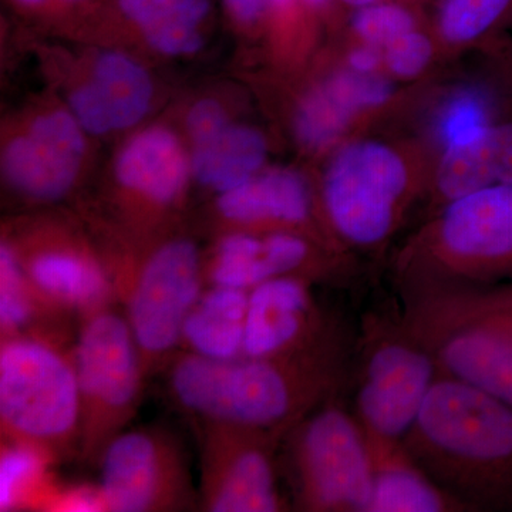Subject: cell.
Wrapping results in <instances>:
<instances>
[{"instance_id": "6da1fadb", "label": "cell", "mask_w": 512, "mask_h": 512, "mask_svg": "<svg viewBox=\"0 0 512 512\" xmlns=\"http://www.w3.org/2000/svg\"><path fill=\"white\" fill-rule=\"evenodd\" d=\"M338 348L329 332L288 355L214 360L181 350L167 367L168 389L174 403L198 421H225L282 436L336 386Z\"/></svg>"}, {"instance_id": "7a4b0ae2", "label": "cell", "mask_w": 512, "mask_h": 512, "mask_svg": "<svg viewBox=\"0 0 512 512\" xmlns=\"http://www.w3.org/2000/svg\"><path fill=\"white\" fill-rule=\"evenodd\" d=\"M403 448L466 507L512 508V406L493 394L440 373Z\"/></svg>"}, {"instance_id": "3957f363", "label": "cell", "mask_w": 512, "mask_h": 512, "mask_svg": "<svg viewBox=\"0 0 512 512\" xmlns=\"http://www.w3.org/2000/svg\"><path fill=\"white\" fill-rule=\"evenodd\" d=\"M0 426L5 443L33 448L52 464L79 456L82 404L67 339L2 338Z\"/></svg>"}, {"instance_id": "277c9868", "label": "cell", "mask_w": 512, "mask_h": 512, "mask_svg": "<svg viewBox=\"0 0 512 512\" xmlns=\"http://www.w3.org/2000/svg\"><path fill=\"white\" fill-rule=\"evenodd\" d=\"M404 332L429 350L440 373L512 406V312L493 289L420 288Z\"/></svg>"}, {"instance_id": "5b68a950", "label": "cell", "mask_w": 512, "mask_h": 512, "mask_svg": "<svg viewBox=\"0 0 512 512\" xmlns=\"http://www.w3.org/2000/svg\"><path fill=\"white\" fill-rule=\"evenodd\" d=\"M73 362L82 404L80 460L97 464L136 416L147 375L126 316L114 306L80 320Z\"/></svg>"}, {"instance_id": "8992f818", "label": "cell", "mask_w": 512, "mask_h": 512, "mask_svg": "<svg viewBox=\"0 0 512 512\" xmlns=\"http://www.w3.org/2000/svg\"><path fill=\"white\" fill-rule=\"evenodd\" d=\"M147 376L177 356L185 319L205 288L200 251L190 239L164 242L134 274L113 279Z\"/></svg>"}, {"instance_id": "52a82bcc", "label": "cell", "mask_w": 512, "mask_h": 512, "mask_svg": "<svg viewBox=\"0 0 512 512\" xmlns=\"http://www.w3.org/2000/svg\"><path fill=\"white\" fill-rule=\"evenodd\" d=\"M293 468L299 507L315 512H367L375 460L357 419L336 406L320 407L298 424Z\"/></svg>"}, {"instance_id": "ba28073f", "label": "cell", "mask_w": 512, "mask_h": 512, "mask_svg": "<svg viewBox=\"0 0 512 512\" xmlns=\"http://www.w3.org/2000/svg\"><path fill=\"white\" fill-rule=\"evenodd\" d=\"M409 174L392 148L357 141L336 154L323 181V205L340 237L373 247L392 234L406 198Z\"/></svg>"}, {"instance_id": "9c48e42d", "label": "cell", "mask_w": 512, "mask_h": 512, "mask_svg": "<svg viewBox=\"0 0 512 512\" xmlns=\"http://www.w3.org/2000/svg\"><path fill=\"white\" fill-rule=\"evenodd\" d=\"M104 511L170 512L200 507L187 453L160 427L124 430L100 458Z\"/></svg>"}, {"instance_id": "30bf717a", "label": "cell", "mask_w": 512, "mask_h": 512, "mask_svg": "<svg viewBox=\"0 0 512 512\" xmlns=\"http://www.w3.org/2000/svg\"><path fill=\"white\" fill-rule=\"evenodd\" d=\"M436 360L403 330L377 342L367 356L357 392V421L373 456L403 448L434 380Z\"/></svg>"}, {"instance_id": "8fae6325", "label": "cell", "mask_w": 512, "mask_h": 512, "mask_svg": "<svg viewBox=\"0 0 512 512\" xmlns=\"http://www.w3.org/2000/svg\"><path fill=\"white\" fill-rule=\"evenodd\" d=\"M200 508L208 512L284 510L276 485L271 431L200 420Z\"/></svg>"}, {"instance_id": "7c38bea8", "label": "cell", "mask_w": 512, "mask_h": 512, "mask_svg": "<svg viewBox=\"0 0 512 512\" xmlns=\"http://www.w3.org/2000/svg\"><path fill=\"white\" fill-rule=\"evenodd\" d=\"M437 274L487 281L512 274V185H494L448 202L433 231Z\"/></svg>"}, {"instance_id": "4fadbf2b", "label": "cell", "mask_w": 512, "mask_h": 512, "mask_svg": "<svg viewBox=\"0 0 512 512\" xmlns=\"http://www.w3.org/2000/svg\"><path fill=\"white\" fill-rule=\"evenodd\" d=\"M83 156L79 121L64 111H53L6 147L3 170L9 184L26 197L59 200L73 187Z\"/></svg>"}, {"instance_id": "5bb4252c", "label": "cell", "mask_w": 512, "mask_h": 512, "mask_svg": "<svg viewBox=\"0 0 512 512\" xmlns=\"http://www.w3.org/2000/svg\"><path fill=\"white\" fill-rule=\"evenodd\" d=\"M328 333L305 278L281 276L249 291L244 356L288 355Z\"/></svg>"}, {"instance_id": "9a60e30c", "label": "cell", "mask_w": 512, "mask_h": 512, "mask_svg": "<svg viewBox=\"0 0 512 512\" xmlns=\"http://www.w3.org/2000/svg\"><path fill=\"white\" fill-rule=\"evenodd\" d=\"M311 247L291 231L232 232L221 239L211 264L204 268L205 286L252 291L255 286L281 276L305 278L312 269Z\"/></svg>"}, {"instance_id": "2e32d148", "label": "cell", "mask_w": 512, "mask_h": 512, "mask_svg": "<svg viewBox=\"0 0 512 512\" xmlns=\"http://www.w3.org/2000/svg\"><path fill=\"white\" fill-rule=\"evenodd\" d=\"M153 83L140 64L110 52L94 64L93 76L70 97L76 120L93 134L123 130L143 119Z\"/></svg>"}, {"instance_id": "e0dca14e", "label": "cell", "mask_w": 512, "mask_h": 512, "mask_svg": "<svg viewBox=\"0 0 512 512\" xmlns=\"http://www.w3.org/2000/svg\"><path fill=\"white\" fill-rule=\"evenodd\" d=\"M389 82L373 73L339 72L318 84L299 106L296 137L309 150L335 143L357 114L382 106L392 96Z\"/></svg>"}, {"instance_id": "ac0fdd59", "label": "cell", "mask_w": 512, "mask_h": 512, "mask_svg": "<svg viewBox=\"0 0 512 512\" xmlns=\"http://www.w3.org/2000/svg\"><path fill=\"white\" fill-rule=\"evenodd\" d=\"M217 210L238 227H301L311 215V194L302 175L272 170L221 192Z\"/></svg>"}, {"instance_id": "d6986e66", "label": "cell", "mask_w": 512, "mask_h": 512, "mask_svg": "<svg viewBox=\"0 0 512 512\" xmlns=\"http://www.w3.org/2000/svg\"><path fill=\"white\" fill-rule=\"evenodd\" d=\"M116 175L124 190L148 204L167 207L180 198L187 184V158L170 131L151 128L121 151Z\"/></svg>"}, {"instance_id": "ffe728a7", "label": "cell", "mask_w": 512, "mask_h": 512, "mask_svg": "<svg viewBox=\"0 0 512 512\" xmlns=\"http://www.w3.org/2000/svg\"><path fill=\"white\" fill-rule=\"evenodd\" d=\"M436 185L448 202L494 185H512V121L487 124L476 136L448 146Z\"/></svg>"}, {"instance_id": "44dd1931", "label": "cell", "mask_w": 512, "mask_h": 512, "mask_svg": "<svg viewBox=\"0 0 512 512\" xmlns=\"http://www.w3.org/2000/svg\"><path fill=\"white\" fill-rule=\"evenodd\" d=\"M249 291L205 286L185 319L181 350L214 360L244 356Z\"/></svg>"}, {"instance_id": "7402d4cb", "label": "cell", "mask_w": 512, "mask_h": 512, "mask_svg": "<svg viewBox=\"0 0 512 512\" xmlns=\"http://www.w3.org/2000/svg\"><path fill=\"white\" fill-rule=\"evenodd\" d=\"M372 500L367 512H446L464 510L410 460L404 448L377 454Z\"/></svg>"}, {"instance_id": "603a6c76", "label": "cell", "mask_w": 512, "mask_h": 512, "mask_svg": "<svg viewBox=\"0 0 512 512\" xmlns=\"http://www.w3.org/2000/svg\"><path fill=\"white\" fill-rule=\"evenodd\" d=\"M117 9L165 55H188L202 45L211 0H117Z\"/></svg>"}, {"instance_id": "cb8c5ba5", "label": "cell", "mask_w": 512, "mask_h": 512, "mask_svg": "<svg viewBox=\"0 0 512 512\" xmlns=\"http://www.w3.org/2000/svg\"><path fill=\"white\" fill-rule=\"evenodd\" d=\"M195 144L192 171L201 184L225 192L258 173L266 157V141L254 128L222 127Z\"/></svg>"}, {"instance_id": "d4e9b609", "label": "cell", "mask_w": 512, "mask_h": 512, "mask_svg": "<svg viewBox=\"0 0 512 512\" xmlns=\"http://www.w3.org/2000/svg\"><path fill=\"white\" fill-rule=\"evenodd\" d=\"M73 319L56 311L36 292L20 268L15 252L0 247V333L2 338L43 335L67 339V323Z\"/></svg>"}, {"instance_id": "484cf974", "label": "cell", "mask_w": 512, "mask_h": 512, "mask_svg": "<svg viewBox=\"0 0 512 512\" xmlns=\"http://www.w3.org/2000/svg\"><path fill=\"white\" fill-rule=\"evenodd\" d=\"M512 23V0H441L439 30L448 43L476 42Z\"/></svg>"}, {"instance_id": "4316f807", "label": "cell", "mask_w": 512, "mask_h": 512, "mask_svg": "<svg viewBox=\"0 0 512 512\" xmlns=\"http://www.w3.org/2000/svg\"><path fill=\"white\" fill-rule=\"evenodd\" d=\"M50 463L33 448L6 443L0 463V510H18L33 498Z\"/></svg>"}, {"instance_id": "83f0119b", "label": "cell", "mask_w": 512, "mask_h": 512, "mask_svg": "<svg viewBox=\"0 0 512 512\" xmlns=\"http://www.w3.org/2000/svg\"><path fill=\"white\" fill-rule=\"evenodd\" d=\"M350 25L365 45L375 47H386L417 29L412 10L394 2H380L356 9Z\"/></svg>"}, {"instance_id": "f1b7e54d", "label": "cell", "mask_w": 512, "mask_h": 512, "mask_svg": "<svg viewBox=\"0 0 512 512\" xmlns=\"http://www.w3.org/2000/svg\"><path fill=\"white\" fill-rule=\"evenodd\" d=\"M431 55V40L424 33L414 29L387 45L384 57L390 72L403 79H410L426 69Z\"/></svg>"}, {"instance_id": "f546056e", "label": "cell", "mask_w": 512, "mask_h": 512, "mask_svg": "<svg viewBox=\"0 0 512 512\" xmlns=\"http://www.w3.org/2000/svg\"><path fill=\"white\" fill-rule=\"evenodd\" d=\"M487 126L483 107L477 101L463 99L457 101L448 110L443 121V136L447 146L461 143L467 138L476 136L478 131Z\"/></svg>"}, {"instance_id": "4dcf8cb0", "label": "cell", "mask_w": 512, "mask_h": 512, "mask_svg": "<svg viewBox=\"0 0 512 512\" xmlns=\"http://www.w3.org/2000/svg\"><path fill=\"white\" fill-rule=\"evenodd\" d=\"M228 120L224 110L217 101L202 100L192 107L188 114V130L194 143L212 136L227 126Z\"/></svg>"}, {"instance_id": "1f68e13d", "label": "cell", "mask_w": 512, "mask_h": 512, "mask_svg": "<svg viewBox=\"0 0 512 512\" xmlns=\"http://www.w3.org/2000/svg\"><path fill=\"white\" fill-rule=\"evenodd\" d=\"M232 20L244 26H254L274 9L272 0H222Z\"/></svg>"}, {"instance_id": "d6a6232c", "label": "cell", "mask_w": 512, "mask_h": 512, "mask_svg": "<svg viewBox=\"0 0 512 512\" xmlns=\"http://www.w3.org/2000/svg\"><path fill=\"white\" fill-rule=\"evenodd\" d=\"M380 63L379 47L365 45L352 50L349 55L350 69L359 73H373Z\"/></svg>"}, {"instance_id": "836d02e7", "label": "cell", "mask_w": 512, "mask_h": 512, "mask_svg": "<svg viewBox=\"0 0 512 512\" xmlns=\"http://www.w3.org/2000/svg\"><path fill=\"white\" fill-rule=\"evenodd\" d=\"M495 295L512 312V285L503 286V288H493Z\"/></svg>"}, {"instance_id": "e575fe53", "label": "cell", "mask_w": 512, "mask_h": 512, "mask_svg": "<svg viewBox=\"0 0 512 512\" xmlns=\"http://www.w3.org/2000/svg\"><path fill=\"white\" fill-rule=\"evenodd\" d=\"M13 2L18 3L23 8L36 9L45 6L49 0H13Z\"/></svg>"}, {"instance_id": "d590c367", "label": "cell", "mask_w": 512, "mask_h": 512, "mask_svg": "<svg viewBox=\"0 0 512 512\" xmlns=\"http://www.w3.org/2000/svg\"><path fill=\"white\" fill-rule=\"evenodd\" d=\"M306 5L311 6L313 9L326 8L332 0H303Z\"/></svg>"}]
</instances>
